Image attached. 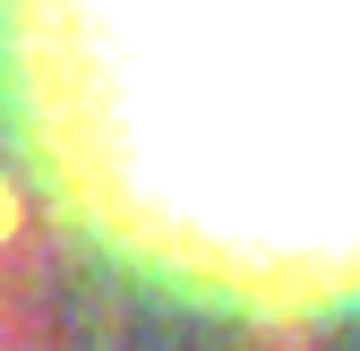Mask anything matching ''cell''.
Listing matches in <instances>:
<instances>
[{"label": "cell", "instance_id": "6da1fadb", "mask_svg": "<svg viewBox=\"0 0 360 351\" xmlns=\"http://www.w3.org/2000/svg\"><path fill=\"white\" fill-rule=\"evenodd\" d=\"M0 128L120 274L360 317V0H0Z\"/></svg>", "mask_w": 360, "mask_h": 351}]
</instances>
